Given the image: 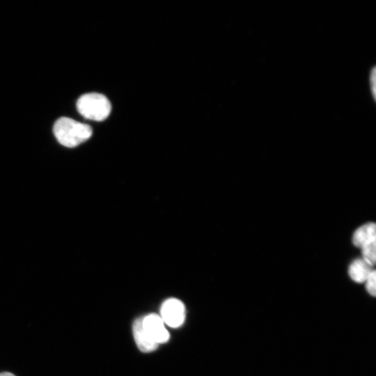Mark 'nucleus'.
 <instances>
[{
	"label": "nucleus",
	"mask_w": 376,
	"mask_h": 376,
	"mask_svg": "<svg viewBox=\"0 0 376 376\" xmlns=\"http://www.w3.org/2000/svg\"><path fill=\"white\" fill-rule=\"evenodd\" d=\"M53 132L57 141L68 148H74L92 136V129L86 124L72 118L62 117L54 123Z\"/></svg>",
	"instance_id": "nucleus-1"
},
{
	"label": "nucleus",
	"mask_w": 376,
	"mask_h": 376,
	"mask_svg": "<svg viewBox=\"0 0 376 376\" xmlns=\"http://www.w3.org/2000/svg\"><path fill=\"white\" fill-rule=\"evenodd\" d=\"M77 109L79 113L87 119L102 121L109 116L111 104L104 95L89 93L84 94L78 99Z\"/></svg>",
	"instance_id": "nucleus-2"
},
{
	"label": "nucleus",
	"mask_w": 376,
	"mask_h": 376,
	"mask_svg": "<svg viewBox=\"0 0 376 376\" xmlns=\"http://www.w3.org/2000/svg\"><path fill=\"white\" fill-rule=\"evenodd\" d=\"M160 314L164 324L173 328L179 327L185 318V306L178 299H168L162 304Z\"/></svg>",
	"instance_id": "nucleus-3"
},
{
	"label": "nucleus",
	"mask_w": 376,
	"mask_h": 376,
	"mask_svg": "<svg viewBox=\"0 0 376 376\" xmlns=\"http://www.w3.org/2000/svg\"><path fill=\"white\" fill-rule=\"evenodd\" d=\"M142 326L148 336L157 344L164 343L169 340V333L159 315L150 313L142 317Z\"/></svg>",
	"instance_id": "nucleus-4"
},
{
	"label": "nucleus",
	"mask_w": 376,
	"mask_h": 376,
	"mask_svg": "<svg viewBox=\"0 0 376 376\" xmlns=\"http://www.w3.org/2000/svg\"><path fill=\"white\" fill-rule=\"evenodd\" d=\"M133 336L139 349L143 352L155 350L158 344L154 342L146 334L142 326V317L134 320L132 325Z\"/></svg>",
	"instance_id": "nucleus-5"
},
{
	"label": "nucleus",
	"mask_w": 376,
	"mask_h": 376,
	"mask_svg": "<svg viewBox=\"0 0 376 376\" xmlns=\"http://www.w3.org/2000/svg\"><path fill=\"white\" fill-rule=\"evenodd\" d=\"M372 267L367 264L363 259L354 260L350 265L348 274L350 278L356 283H364L370 272Z\"/></svg>",
	"instance_id": "nucleus-6"
},
{
	"label": "nucleus",
	"mask_w": 376,
	"mask_h": 376,
	"mask_svg": "<svg viewBox=\"0 0 376 376\" xmlns=\"http://www.w3.org/2000/svg\"><path fill=\"white\" fill-rule=\"evenodd\" d=\"M376 238V226L369 222L358 228L352 236V242L358 248H361L369 240Z\"/></svg>",
	"instance_id": "nucleus-7"
},
{
	"label": "nucleus",
	"mask_w": 376,
	"mask_h": 376,
	"mask_svg": "<svg viewBox=\"0 0 376 376\" xmlns=\"http://www.w3.org/2000/svg\"><path fill=\"white\" fill-rule=\"evenodd\" d=\"M363 260L370 267L375 263L376 257V238L372 239L365 243L361 247Z\"/></svg>",
	"instance_id": "nucleus-8"
},
{
	"label": "nucleus",
	"mask_w": 376,
	"mask_h": 376,
	"mask_svg": "<svg viewBox=\"0 0 376 376\" xmlns=\"http://www.w3.org/2000/svg\"><path fill=\"white\" fill-rule=\"evenodd\" d=\"M368 292L373 297L376 295V273L373 269L364 282Z\"/></svg>",
	"instance_id": "nucleus-9"
},
{
	"label": "nucleus",
	"mask_w": 376,
	"mask_h": 376,
	"mask_svg": "<svg viewBox=\"0 0 376 376\" xmlns=\"http://www.w3.org/2000/svg\"><path fill=\"white\" fill-rule=\"evenodd\" d=\"M376 68L373 67L369 72V85L370 94L374 100L376 99Z\"/></svg>",
	"instance_id": "nucleus-10"
},
{
	"label": "nucleus",
	"mask_w": 376,
	"mask_h": 376,
	"mask_svg": "<svg viewBox=\"0 0 376 376\" xmlns=\"http://www.w3.org/2000/svg\"><path fill=\"white\" fill-rule=\"evenodd\" d=\"M0 376H16V375L10 372L4 371V372L0 373Z\"/></svg>",
	"instance_id": "nucleus-11"
}]
</instances>
